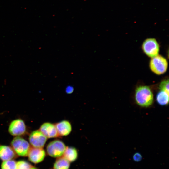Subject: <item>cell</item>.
<instances>
[{"label":"cell","mask_w":169,"mask_h":169,"mask_svg":"<svg viewBox=\"0 0 169 169\" xmlns=\"http://www.w3.org/2000/svg\"><path fill=\"white\" fill-rule=\"evenodd\" d=\"M156 100L160 105L164 106L168 104L169 103V93L160 90L157 94Z\"/></svg>","instance_id":"obj_14"},{"label":"cell","mask_w":169,"mask_h":169,"mask_svg":"<svg viewBox=\"0 0 169 169\" xmlns=\"http://www.w3.org/2000/svg\"><path fill=\"white\" fill-rule=\"evenodd\" d=\"M59 135L66 136L71 132L72 127L70 123L66 120L59 122L55 125Z\"/></svg>","instance_id":"obj_11"},{"label":"cell","mask_w":169,"mask_h":169,"mask_svg":"<svg viewBox=\"0 0 169 169\" xmlns=\"http://www.w3.org/2000/svg\"><path fill=\"white\" fill-rule=\"evenodd\" d=\"M47 138L40 130H37L31 132L29 136V141L33 147L42 148L47 141Z\"/></svg>","instance_id":"obj_6"},{"label":"cell","mask_w":169,"mask_h":169,"mask_svg":"<svg viewBox=\"0 0 169 169\" xmlns=\"http://www.w3.org/2000/svg\"><path fill=\"white\" fill-rule=\"evenodd\" d=\"M28 156L29 161L37 164L41 162L44 159L46 153L43 148L33 147L30 148Z\"/></svg>","instance_id":"obj_8"},{"label":"cell","mask_w":169,"mask_h":169,"mask_svg":"<svg viewBox=\"0 0 169 169\" xmlns=\"http://www.w3.org/2000/svg\"><path fill=\"white\" fill-rule=\"evenodd\" d=\"M66 93H71L73 91V88L71 86H69L66 88Z\"/></svg>","instance_id":"obj_19"},{"label":"cell","mask_w":169,"mask_h":169,"mask_svg":"<svg viewBox=\"0 0 169 169\" xmlns=\"http://www.w3.org/2000/svg\"><path fill=\"white\" fill-rule=\"evenodd\" d=\"M39 130L48 138L59 136L55 125L50 123H43L40 126Z\"/></svg>","instance_id":"obj_9"},{"label":"cell","mask_w":169,"mask_h":169,"mask_svg":"<svg viewBox=\"0 0 169 169\" xmlns=\"http://www.w3.org/2000/svg\"><path fill=\"white\" fill-rule=\"evenodd\" d=\"M149 66L151 70L158 75L165 73L167 68L168 63L166 59L160 55L152 58L151 60Z\"/></svg>","instance_id":"obj_3"},{"label":"cell","mask_w":169,"mask_h":169,"mask_svg":"<svg viewBox=\"0 0 169 169\" xmlns=\"http://www.w3.org/2000/svg\"><path fill=\"white\" fill-rule=\"evenodd\" d=\"M70 162L64 156L58 158L54 163L53 169H69Z\"/></svg>","instance_id":"obj_13"},{"label":"cell","mask_w":169,"mask_h":169,"mask_svg":"<svg viewBox=\"0 0 169 169\" xmlns=\"http://www.w3.org/2000/svg\"><path fill=\"white\" fill-rule=\"evenodd\" d=\"M17 162L11 159L3 161L1 165V169H16Z\"/></svg>","instance_id":"obj_15"},{"label":"cell","mask_w":169,"mask_h":169,"mask_svg":"<svg viewBox=\"0 0 169 169\" xmlns=\"http://www.w3.org/2000/svg\"><path fill=\"white\" fill-rule=\"evenodd\" d=\"M169 80H168L163 81L159 85V89L160 90L164 91L169 93Z\"/></svg>","instance_id":"obj_17"},{"label":"cell","mask_w":169,"mask_h":169,"mask_svg":"<svg viewBox=\"0 0 169 169\" xmlns=\"http://www.w3.org/2000/svg\"><path fill=\"white\" fill-rule=\"evenodd\" d=\"M33 166L28 162L20 160L17 162L16 169H30Z\"/></svg>","instance_id":"obj_16"},{"label":"cell","mask_w":169,"mask_h":169,"mask_svg":"<svg viewBox=\"0 0 169 169\" xmlns=\"http://www.w3.org/2000/svg\"><path fill=\"white\" fill-rule=\"evenodd\" d=\"M11 146L17 155L21 156H28L31 148L29 144L26 140L18 136L13 139Z\"/></svg>","instance_id":"obj_2"},{"label":"cell","mask_w":169,"mask_h":169,"mask_svg":"<svg viewBox=\"0 0 169 169\" xmlns=\"http://www.w3.org/2000/svg\"><path fill=\"white\" fill-rule=\"evenodd\" d=\"M17 157L13 148L9 146L0 145V159L3 161L13 159Z\"/></svg>","instance_id":"obj_10"},{"label":"cell","mask_w":169,"mask_h":169,"mask_svg":"<svg viewBox=\"0 0 169 169\" xmlns=\"http://www.w3.org/2000/svg\"><path fill=\"white\" fill-rule=\"evenodd\" d=\"M8 130L11 135L14 136H19L25 133L26 127L23 120L17 119L13 121L11 123Z\"/></svg>","instance_id":"obj_7"},{"label":"cell","mask_w":169,"mask_h":169,"mask_svg":"<svg viewBox=\"0 0 169 169\" xmlns=\"http://www.w3.org/2000/svg\"><path fill=\"white\" fill-rule=\"evenodd\" d=\"M70 162L75 161L78 156L77 149L73 147H67L65 149L63 156Z\"/></svg>","instance_id":"obj_12"},{"label":"cell","mask_w":169,"mask_h":169,"mask_svg":"<svg viewBox=\"0 0 169 169\" xmlns=\"http://www.w3.org/2000/svg\"><path fill=\"white\" fill-rule=\"evenodd\" d=\"M30 169H38V168L32 166Z\"/></svg>","instance_id":"obj_20"},{"label":"cell","mask_w":169,"mask_h":169,"mask_svg":"<svg viewBox=\"0 0 169 169\" xmlns=\"http://www.w3.org/2000/svg\"><path fill=\"white\" fill-rule=\"evenodd\" d=\"M66 147L62 141L56 140L50 142L47 145L46 151L48 154L54 158L61 157L64 153Z\"/></svg>","instance_id":"obj_4"},{"label":"cell","mask_w":169,"mask_h":169,"mask_svg":"<svg viewBox=\"0 0 169 169\" xmlns=\"http://www.w3.org/2000/svg\"><path fill=\"white\" fill-rule=\"evenodd\" d=\"M142 156L141 155L139 152L135 153L133 156V160L135 162H140L142 160Z\"/></svg>","instance_id":"obj_18"},{"label":"cell","mask_w":169,"mask_h":169,"mask_svg":"<svg viewBox=\"0 0 169 169\" xmlns=\"http://www.w3.org/2000/svg\"><path fill=\"white\" fill-rule=\"evenodd\" d=\"M142 49L146 55L153 58L158 55L159 46L155 39L149 38L146 39L143 42Z\"/></svg>","instance_id":"obj_5"},{"label":"cell","mask_w":169,"mask_h":169,"mask_svg":"<svg viewBox=\"0 0 169 169\" xmlns=\"http://www.w3.org/2000/svg\"><path fill=\"white\" fill-rule=\"evenodd\" d=\"M135 99L136 103L139 106L147 107L153 102V95L148 86H140L135 90Z\"/></svg>","instance_id":"obj_1"}]
</instances>
